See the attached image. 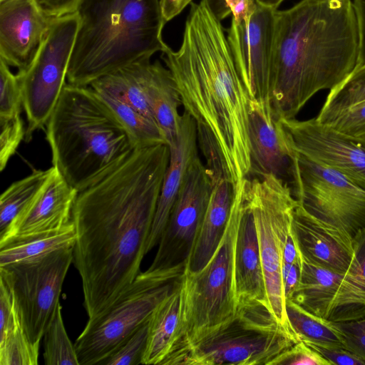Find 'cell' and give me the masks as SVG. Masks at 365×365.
Segmentation results:
<instances>
[{
	"instance_id": "obj_1",
	"label": "cell",
	"mask_w": 365,
	"mask_h": 365,
	"mask_svg": "<svg viewBox=\"0 0 365 365\" xmlns=\"http://www.w3.org/2000/svg\"><path fill=\"white\" fill-rule=\"evenodd\" d=\"M169 160L166 143L135 148L118 168L78 192L72 210L73 264L88 319L114 303L141 272Z\"/></svg>"
},
{
	"instance_id": "obj_2",
	"label": "cell",
	"mask_w": 365,
	"mask_h": 365,
	"mask_svg": "<svg viewBox=\"0 0 365 365\" xmlns=\"http://www.w3.org/2000/svg\"><path fill=\"white\" fill-rule=\"evenodd\" d=\"M161 56L184 111L216 139L235 189L251 168V99L210 0L190 3L180 48Z\"/></svg>"
},
{
	"instance_id": "obj_3",
	"label": "cell",
	"mask_w": 365,
	"mask_h": 365,
	"mask_svg": "<svg viewBox=\"0 0 365 365\" xmlns=\"http://www.w3.org/2000/svg\"><path fill=\"white\" fill-rule=\"evenodd\" d=\"M359 35L351 0H302L276 11L270 106L293 118L317 93L332 90L358 64Z\"/></svg>"
},
{
	"instance_id": "obj_4",
	"label": "cell",
	"mask_w": 365,
	"mask_h": 365,
	"mask_svg": "<svg viewBox=\"0 0 365 365\" xmlns=\"http://www.w3.org/2000/svg\"><path fill=\"white\" fill-rule=\"evenodd\" d=\"M80 24L67 71L68 83L88 86L169 46L160 0H81Z\"/></svg>"
},
{
	"instance_id": "obj_5",
	"label": "cell",
	"mask_w": 365,
	"mask_h": 365,
	"mask_svg": "<svg viewBox=\"0 0 365 365\" xmlns=\"http://www.w3.org/2000/svg\"><path fill=\"white\" fill-rule=\"evenodd\" d=\"M46 126L53 166L78 192L109 174L135 149L91 86L66 83Z\"/></svg>"
},
{
	"instance_id": "obj_6",
	"label": "cell",
	"mask_w": 365,
	"mask_h": 365,
	"mask_svg": "<svg viewBox=\"0 0 365 365\" xmlns=\"http://www.w3.org/2000/svg\"><path fill=\"white\" fill-rule=\"evenodd\" d=\"M238 214L233 198L226 230L210 260L197 272L185 268L181 276L179 324L172 349L163 365H178L189 349L235 318L233 260Z\"/></svg>"
},
{
	"instance_id": "obj_7",
	"label": "cell",
	"mask_w": 365,
	"mask_h": 365,
	"mask_svg": "<svg viewBox=\"0 0 365 365\" xmlns=\"http://www.w3.org/2000/svg\"><path fill=\"white\" fill-rule=\"evenodd\" d=\"M185 264L140 272L108 308L93 318L76 339L79 365L99 364L150 317L180 282Z\"/></svg>"
},
{
	"instance_id": "obj_8",
	"label": "cell",
	"mask_w": 365,
	"mask_h": 365,
	"mask_svg": "<svg viewBox=\"0 0 365 365\" xmlns=\"http://www.w3.org/2000/svg\"><path fill=\"white\" fill-rule=\"evenodd\" d=\"M253 212L268 309L279 324L300 341L286 312L282 250L291 235L292 213L299 202L282 178L275 175L242 180Z\"/></svg>"
},
{
	"instance_id": "obj_9",
	"label": "cell",
	"mask_w": 365,
	"mask_h": 365,
	"mask_svg": "<svg viewBox=\"0 0 365 365\" xmlns=\"http://www.w3.org/2000/svg\"><path fill=\"white\" fill-rule=\"evenodd\" d=\"M299 341L265 304L253 303L238 307L227 326L192 346L178 365H272Z\"/></svg>"
},
{
	"instance_id": "obj_10",
	"label": "cell",
	"mask_w": 365,
	"mask_h": 365,
	"mask_svg": "<svg viewBox=\"0 0 365 365\" xmlns=\"http://www.w3.org/2000/svg\"><path fill=\"white\" fill-rule=\"evenodd\" d=\"M79 24L76 11L53 18L33 60L16 73L28 123L27 140L46 125L66 84Z\"/></svg>"
},
{
	"instance_id": "obj_11",
	"label": "cell",
	"mask_w": 365,
	"mask_h": 365,
	"mask_svg": "<svg viewBox=\"0 0 365 365\" xmlns=\"http://www.w3.org/2000/svg\"><path fill=\"white\" fill-rule=\"evenodd\" d=\"M288 153L292 192L308 213L352 239L365 228V188L300 153Z\"/></svg>"
},
{
	"instance_id": "obj_12",
	"label": "cell",
	"mask_w": 365,
	"mask_h": 365,
	"mask_svg": "<svg viewBox=\"0 0 365 365\" xmlns=\"http://www.w3.org/2000/svg\"><path fill=\"white\" fill-rule=\"evenodd\" d=\"M73 245L0 267L12 287L25 330L37 349L58 307Z\"/></svg>"
},
{
	"instance_id": "obj_13",
	"label": "cell",
	"mask_w": 365,
	"mask_h": 365,
	"mask_svg": "<svg viewBox=\"0 0 365 365\" xmlns=\"http://www.w3.org/2000/svg\"><path fill=\"white\" fill-rule=\"evenodd\" d=\"M212 190V181L199 155L192 162L147 269L158 271L185 264L200 229Z\"/></svg>"
},
{
	"instance_id": "obj_14",
	"label": "cell",
	"mask_w": 365,
	"mask_h": 365,
	"mask_svg": "<svg viewBox=\"0 0 365 365\" xmlns=\"http://www.w3.org/2000/svg\"><path fill=\"white\" fill-rule=\"evenodd\" d=\"M277 10L255 4L247 21L232 19L227 30L237 70L250 99L257 101L271 110Z\"/></svg>"
},
{
	"instance_id": "obj_15",
	"label": "cell",
	"mask_w": 365,
	"mask_h": 365,
	"mask_svg": "<svg viewBox=\"0 0 365 365\" xmlns=\"http://www.w3.org/2000/svg\"><path fill=\"white\" fill-rule=\"evenodd\" d=\"M287 150L334 169L365 188V141L350 138L316 118H279Z\"/></svg>"
},
{
	"instance_id": "obj_16",
	"label": "cell",
	"mask_w": 365,
	"mask_h": 365,
	"mask_svg": "<svg viewBox=\"0 0 365 365\" xmlns=\"http://www.w3.org/2000/svg\"><path fill=\"white\" fill-rule=\"evenodd\" d=\"M78 192L53 166L37 194L0 233V245L9 240L61 230L72 222Z\"/></svg>"
},
{
	"instance_id": "obj_17",
	"label": "cell",
	"mask_w": 365,
	"mask_h": 365,
	"mask_svg": "<svg viewBox=\"0 0 365 365\" xmlns=\"http://www.w3.org/2000/svg\"><path fill=\"white\" fill-rule=\"evenodd\" d=\"M234 200L239 212L233 260V287L237 309L253 303L267 304V299L255 217L242 180L234 189Z\"/></svg>"
},
{
	"instance_id": "obj_18",
	"label": "cell",
	"mask_w": 365,
	"mask_h": 365,
	"mask_svg": "<svg viewBox=\"0 0 365 365\" xmlns=\"http://www.w3.org/2000/svg\"><path fill=\"white\" fill-rule=\"evenodd\" d=\"M0 3V59L23 70L36 55L53 17L36 0Z\"/></svg>"
},
{
	"instance_id": "obj_19",
	"label": "cell",
	"mask_w": 365,
	"mask_h": 365,
	"mask_svg": "<svg viewBox=\"0 0 365 365\" xmlns=\"http://www.w3.org/2000/svg\"><path fill=\"white\" fill-rule=\"evenodd\" d=\"M292 230L302 260L341 274L347 271L354 255L349 235L313 217L299 203L292 213Z\"/></svg>"
},
{
	"instance_id": "obj_20",
	"label": "cell",
	"mask_w": 365,
	"mask_h": 365,
	"mask_svg": "<svg viewBox=\"0 0 365 365\" xmlns=\"http://www.w3.org/2000/svg\"><path fill=\"white\" fill-rule=\"evenodd\" d=\"M196 124L185 111L181 115L177 144L170 148V160L158 200L145 253L158 245L187 171L198 155Z\"/></svg>"
},
{
	"instance_id": "obj_21",
	"label": "cell",
	"mask_w": 365,
	"mask_h": 365,
	"mask_svg": "<svg viewBox=\"0 0 365 365\" xmlns=\"http://www.w3.org/2000/svg\"><path fill=\"white\" fill-rule=\"evenodd\" d=\"M212 190L209 203L185 269H202L215 252L226 230L234 198V188L224 168L208 170Z\"/></svg>"
},
{
	"instance_id": "obj_22",
	"label": "cell",
	"mask_w": 365,
	"mask_h": 365,
	"mask_svg": "<svg viewBox=\"0 0 365 365\" xmlns=\"http://www.w3.org/2000/svg\"><path fill=\"white\" fill-rule=\"evenodd\" d=\"M249 129V177L272 174L282 178L289 164L287 147L272 110L257 101H250Z\"/></svg>"
},
{
	"instance_id": "obj_23",
	"label": "cell",
	"mask_w": 365,
	"mask_h": 365,
	"mask_svg": "<svg viewBox=\"0 0 365 365\" xmlns=\"http://www.w3.org/2000/svg\"><path fill=\"white\" fill-rule=\"evenodd\" d=\"M39 349L26 334L11 284L0 269V365H36Z\"/></svg>"
},
{
	"instance_id": "obj_24",
	"label": "cell",
	"mask_w": 365,
	"mask_h": 365,
	"mask_svg": "<svg viewBox=\"0 0 365 365\" xmlns=\"http://www.w3.org/2000/svg\"><path fill=\"white\" fill-rule=\"evenodd\" d=\"M146 97L153 116L169 148L176 145L181 115V99L170 70L158 61L153 62L146 88Z\"/></svg>"
},
{
	"instance_id": "obj_25",
	"label": "cell",
	"mask_w": 365,
	"mask_h": 365,
	"mask_svg": "<svg viewBox=\"0 0 365 365\" xmlns=\"http://www.w3.org/2000/svg\"><path fill=\"white\" fill-rule=\"evenodd\" d=\"M354 255L342 275L328 319L350 321L365 317V228L353 238Z\"/></svg>"
},
{
	"instance_id": "obj_26",
	"label": "cell",
	"mask_w": 365,
	"mask_h": 365,
	"mask_svg": "<svg viewBox=\"0 0 365 365\" xmlns=\"http://www.w3.org/2000/svg\"><path fill=\"white\" fill-rule=\"evenodd\" d=\"M181 279L178 285L153 312L142 364H160L169 354L178 330L181 307Z\"/></svg>"
},
{
	"instance_id": "obj_27",
	"label": "cell",
	"mask_w": 365,
	"mask_h": 365,
	"mask_svg": "<svg viewBox=\"0 0 365 365\" xmlns=\"http://www.w3.org/2000/svg\"><path fill=\"white\" fill-rule=\"evenodd\" d=\"M342 275L302 260L299 282L289 299L305 310L328 319Z\"/></svg>"
},
{
	"instance_id": "obj_28",
	"label": "cell",
	"mask_w": 365,
	"mask_h": 365,
	"mask_svg": "<svg viewBox=\"0 0 365 365\" xmlns=\"http://www.w3.org/2000/svg\"><path fill=\"white\" fill-rule=\"evenodd\" d=\"M150 58H141L126 65L101 77L91 86L96 91H106L122 98L155 121L146 97L153 66Z\"/></svg>"
},
{
	"instance_id": "obj_29",
	"label": "cell",
	"mask_w": 365,
	"mask_h": 365,
	"mask_svg": "<svg viewBox=\"0 0 365 365\" xmlns=\"http://www.w3.org/2000/svg\"><path fill=\"white\" fill-rule=\"evenodd\" d=\"M73 222L56 231L14 239L0 245V267L74 245Z\"/></svg>"
},
{
	"instance_id": "obj_30",
	"label": "cell",
	"mask_w": 365,
	"mask_h": 365,
	"mask_svg": "<svg viewBox=\"0 0 365 365\" xmlns=\"http://www.w3.org/2000/svg\"><path fill=\"white\" fill-rule=\"evenodd\" d=\"M96 91L115 114L135 148L166 143L158 125L153 120L115 94L106 91Z\"/></svg>"
},
{
	"instance_id": "obj_31",
	"label": "cell",
	"mask_w": 365,
	"mask_h": 365,
	"mask_svg": "<svg viewBox=\"0 0 365 365\" xmlns=\"http://www.w3.org/2000/svg\"><path fill=\"white\" fill-rule=\"evenodd\" d=\"M286 312L300 341L345 347L342 335L334 322L305 310L291 299L286 300Z\"/></svg>"
},
{
	"instance_id": "obj_32",
	"label": "cell",
	"mask_w": 365,
	"mask_h": 365,
	"mask_svg": "<svg viewBox=\"0 0 365 365\" xmlns=\"http://www.w3.org/2000/svg\"><path fill=\"white\" fill-rule=\"evenodd\" d=\"M53 166L47 170H34L26 177L15 181L0 197V233L31 201L51 175Z\"/></svg>"
},
{
	"instance_id": "obj_33",
	"label": "cell",
	"mask_w": 365,
	"mask_h": 365,
	"mask_svg": "<svg viewBox=\"0 0 365 365\" xmlns=\"http://www.w3.org/2000/svg\"><path fill=\"white\" fill-rule=\"evenodd\" d=\"M365 100V63L356 68L339 86L329 91L316 119L327 123L350 106Z\"/></svg>"
},
{
	"instance_id": "obj_34",
	"label": "cell",
	"mask_w": 365,
	"mask_h": 365,
	"mask_svg": "<svg viewBox=\"0 0 365 365\" xmlns=\"http://www.w3.org/2000/svg\"><path fill=\"white\" fill-rule=\"evenodd\" d=\"M43 356L46 365H79L74 344L64 327L60 304L44 333Z\"/></svg>"
},
{
	"instance_id": "obj_35",
	"label": "cell",
	"mask_w": 365,
	"mask_h": 365,
	"mask_svg": "<svg viewBox=\"0 0 365 365\" xmlns=\"http://www.w3.org/2000/svg\"><path fill=\"white\" fill-rule=\"evenodd\" d=\"M149 319L130 335L99 365L142 364L148 339Z\"/></svg>"
},
{
	"instance_id": "obj_36",
	"label": "cell",
	"mask_w": 365,
	"mask_h": 365,
	"mask_svg": "<svg viewBox=\"0 0 365 365\" xmlns=\"http://www.w3.org/2000/svg\"><path fill=\"white\" fill-rule=\"evenodd\" d=\"M22 108V92L17 74L0 59V118L20 115Z\"/></svg>"
},
{
	"instance_id": "obj_37",
	"label": "cell",
	"mask_w": 365,
	"mask_h": 365,
	"mask_svg": "<svg viewBox=\"0 0 365 365\" xmlns=\"http://www.w3.org/2000/svg\"><path fill=\"white\" fill-rule=\"evenodd\" d=\"M26 136L20 115L0 118V170L3 171Z\"/></svg>"
},
{
	"instance_id": "obj_38",
	"label": "cell",
	"mask_w": 365,
	"mask_h": 365,
	"mask_svg": "<svg viewBox=\"0 0 365 365\" xmlns=\"http://www.w3.org/2000/svg\"><path fill=\"white\" fill-rule=\"evenodd\" d=\"M324 124L350 138L365 141V100L345 109Z\"/></svg>"
},
{
	"instance_id": "obj_39",
	"label": "cell",
	"mask_w": 365,
	"mask_h": 365,
	"mask_svg": "<svg viewBox=\"0 0 365 365\" xmlns=\"http://www.w3.org/2000/svg\"><path fill=\"white\" fill-rule=\"evenodd\" d=\"M232 14V19L247 21L254 10L251 0H224ZM192 0H160L162 14L165 22L179 14Z\"/></svg>"
},
{
	"instance_id": "obj_40",
	"label": "cell",
	"mask_w": 365,
	"mask_h": 365,
	"mask_svg": "<svg viewBox=\"0 0 365 365\" xmlns=\"http://www.w3.org/2000/svg\"><path fill=\"white\" fill-rule=\"evenodd\" d=\"M272 365H331L314 349L300 341L281 354Z\"/></svg>"
},
{
	"instance_id": "obj_41",
	"label": "cell",
	"mask_w": 365,
	"mask_h": 365,
	"mask_svg": "<svg viewBox=\"0 0 365 365\" xmlns=\"http://www.w3.org/2000/svg\"><path fill=\"white\" fill-rule=\"evenodd\" d=\"M334 324L342 335L346 349L365 361V317Z\"/></svg>"
},
{
	"instance_id": "obj_42",
	"label": "cell",
	"mask_w": 365,
	"mask_h": 365,
	"mask_svg": "<svg viewBox=\"0 0 365 365\" xmlns=\"http://www.w3.org/2000/svg\"><path fill=\"white\" fill-rule=\"evenodd\" d=\"M304 343L325 358L331 365H365V361L344 346Z\"/></svg>"
},
{
	"instance_id": "obj_43",
	"label": "cell",
	"mask_w": 365,
	"mask_h": 365,
	"mask_svg": "<svg viewBox=\"0 0 365 365\" xmlns=\"http://www.w3.org/2000/svg\"><path fill=\"white\" fill-rule=\"evenodd\" d=\"M45 13L58 17L74 12L81 0H36Z\"/></svg>"
},
{
	"instance_id": "obj_44",
	"label": "cell",
	"mask_w": 365,
	"mask_h": 365,
	"mask_svg": "<svg viewBox=\"0 0 365 365\" xmlns=\"http://www.w3.org/2000/svg\"><path fill=\"white\" fill-rule=\"evenodd\" d=\"M302 261L292 264H283L282 279L285 299H291L299 282Z\"/></svg>"
},
{
	"instance_id": "obj_45",
	"label": "cell",
	"mask_w": 365,
	"mask_h": 365,
	"mask_svg": "<svg viewBox=\"0 0 365 365\" xmlns=\"http://www.w3.org/2000/svg\"><path fill=\"white\" fill-rule=\"evenodd\" d=\"M359 35V51L357 66L365 63V0H353Z\"/></svg>"
},
{
	"instance_id": "obj_46",
	"label": "cell",
	"mask_w": 365,
	"mask_h": 365,
	"mask_svg": "<svg viewBox=\"0 0 365 365\" xmlns=\"http://www.w3.org/2000/svg\"><path fill=\"white\" fill-rule=\"evenodd\" d=\"M253 4H257L264 6L277 9L284 0H251Z\"/></svg>"
},
{
	"instance_id": "obj_47",
	"label": "cell",
	"mask_w": 365,
	"mask_h": 365,
	"mask_svg": "<svg viewBox=\"0 0 365 365\" xmlns=\"http://www.w3.org/2000/svg\"><path fill=\"white\" fill-rule=\"evenodd\" d=\"M4 0H0V2L3 1Z\"/></svg>"
}]
</instances>
